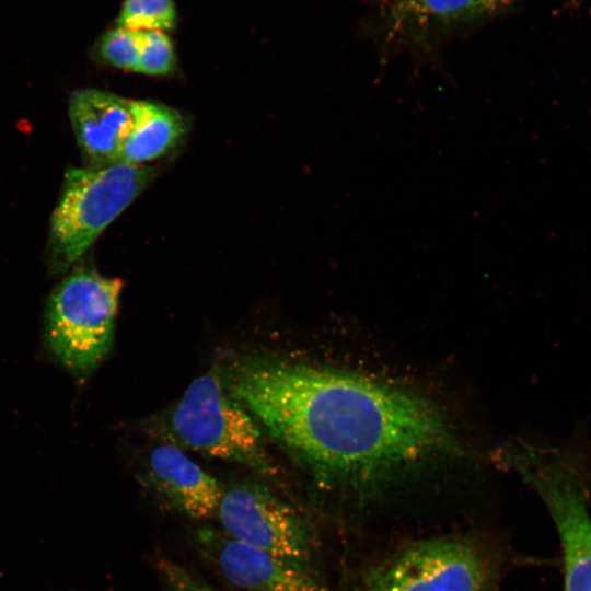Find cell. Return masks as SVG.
<instances>
[{
  "label": "cell",
  "mask_w": 591,
  "mask_h": 591,
  "mask_svg": "<svg viewBox=\"0 0 591 591\" xmlns=\"http://www.w3.org/2000/svg\"><path fill=\"white\" fill-rule=\"evenodd\" d=\"M185 130L183 116L174 108L132 100V121L120 147L118 162L144 165L170 152Z\"/></svg>",
  "instance_id": "11"
},
{
  "label": "cell",
  "mask_w": 591,
  "mask_h": 591,
  "mask_svg": "<svg viewBox=\"0 0 591 591\" xmlns=\"http://www.w3.org/2000/svg\"><path fill=\"white\" fill-rule=\"evenodd\" d=\"M149 480L170 507L193 519L217 514L223 488L178 447L164 443L150 453Z\"/></svg>",
  "instance_id": "10"
},
{
  "label": "cell",
  "mask_w": 591,
  "mask_h": 591,
  "mask_svg": "<svg viewBox=\"0 0 591 591\" xmlns=\"http://www.w3.org/2000/svg\"><path fill=\"white\" fill-rule=\"evenodd\" d=\"M257 421L216 373L196 378L170 414L169 432L181 445L277 475Z\"/></svg>",
  "instance_id": "3"
},
{
  "label": "cell",
  "mask_w": 591,
  "mask_h": 591,
  "mask_svg": "<svg viewBox=\"0 0 591 591\" xmlns=\"http://www.w3.org/2000/svg\"><path fill=\"white\" fill-rule=\"evenodd\" d=\"M139 46L140 31L116 26L102 36L99 53L107 63L138 72Z\"/></svg>",
  "instance_id": "14"
},
{
  "label": "cell",
  "mask_w": 591,
  "mask_h": 591,
  "mask_svg": "<svg viewBox=\"0 0 591 591\" xmlns=\"http://www.w3.org/2000/svg\"><path fill=\"white\" fill-rule=\"evenodd\" d=\"M225 385L323 488H372L453 442L428 401L369 376L252 358L230 368Z\"/></svg>",
  "instance_id": "1"
},
{
  "label": "cell",
  "mask_w": 591,
  "mask_h": 591,
  "mask_svg": "<svg viewBox=\"0 0 591 591\" xmlns=\"http://www.w3.org/2000/svg\"><path fill=\"white\" fill-rule=\"evenodd\" d=\"M153 173L146 164L123 162L70 167L51 217L53 267L63 270L77 262L147 187Z\"/></svg>",
  "instance_id": "2"
},
{
  "label": "cell",
  "mask_w": 591,
  "mask_h": 591,
  "mask_svg": "<svg viewBox=\"0 0 591 591\" xmlns=\"http://www.w3.org/2000/svg\"><path fill=\"white\" fill-rule=\"evenodd\" d=\"M174 65V48L166 33L140 31L138 72L163 76L170 73Z\"/></svg>",
  "instance_id": "15"
},
{
  "label": "cell",
  "mask_w": 591,
  "mask_h": 591,
  "mask_svg": "<svg viewBox=\"0 0 591 591\" xmlns=\"http://www.w3.org/2000/svg\"><path fill=\"white\" fill-rule=\"evenodd\" d=\"M121 287L118 278L82 269L55 288L47 309V340L73 374L88 375L107 355Z\"/></svg>",
  "instance_id": "4"
},
{
  "label": "cell",
  "mask_w": 591,
  "mask_h": 591,
  "mask_svg": "<svg viewBox=\"0 0 591 591\" xmlns=\"http://www.w3.org/2000/svg\"><path fill=\"white\" fill-rule=\"evenodd\" d=\"M510 0H412L410 7L419 14L440 19L459 20L490 13Z\"/></svg>",
  "instance_id": "13"
},
{
  "label": "cell",
  "mask_w": 591,
  "mask_h": 591,
  "mask_svg": "<svg viewBox=\"0 0 591 591\" xmlns=\"http://www.w3.org/2000/svg\"><path fill=\"white\" fill-rule=\"evenodd\" d=\"M559 534L565 591H591V513L579 480L559 471L528 472Z\"/></svg>",
  "instance_id": "7"
},
{
  "label": "cell",
  "mask_w": 591,
  "mask_h": 591,
  "mask_svg": "<svg viewBox=\"0 0 591 591\" xmlns=\"http://www.w3.org/2000/svg\"><path fill=\"white\" fill-rule=\"evenodd\" d=\"M491 569L482 553L457 538L421 541L373 569L363 591H489Z\"/></svg>",
  "instance_id": "5"
},
{
  "label": "cell",
  "mask_w": 591,
  "mask_h": 591,
  "mask_svg": "<svg viewBox=\"0 0 591 591\" xmlns=\"http://www.w3.org/2000/svg\"><path fill=\"white\" fill-rule=\"evenodd\" d=\"M216 515L229 536L310 567L314 542L309 523L266 487L231 486L223 490Z\"/></svg>",
  "instance_id": "6"
},
{
  "label": "cell",
  "mask_w": 591,
  "mask_h": 591,
  "mask_svg": "<svg viewBox=\"0 0 591 591\" xmlns=\"http://www.w3.org/2000/svg\"><path fill=\"white\" fill-rule=\"evenodd\" d=\"M197 541L225 578L243 590L321 591L309 566L279 557L211 529H200Z\"/></svg>",
  "instance_id": "8"
},
{
  "label": "cell",
  "mask_w": 591,
  "mask_h": 591,
  "mask_svg": "<svg viewBox=\"0 0 591 591\" xmlns=\"http://www.w3.org/2000/svg\"><path fill=\"white\" fill-rule=\"evenodd\" d=\"M69 115L78 144L91 165L118 162L132 121V100L107 91L83 89L71 95Z\"/></svg>",
  "instance_id": "9"
},
{
  "label": "cell",
  "mask_w": 591,
  "mask_h": 591,
  "mask_svg": "<svg viewBox=\"0 0 591 591\" xmlns=\"http://www.w3.org/2000/svg\"><path fill=\"white\" fill-rule=\"evenodd\" d=\"M176 13L173 0H124L116 26L132 31H171Z\"/></svg>",
  "instance_id": "12"
},
{
  "label": "cell",
  "mask_w": 591,
  "mask_h": 591,
  "mask_svg": "<svg viewBox=\"0 0 591 591\" xmlns=\"http://www.w3.org/2000/svg\"><path fill=\"white\" fill-rule=\"evenodd\" d=\"M160 568L170 591H216L174 563L163 560Z\"/></svg>",
  "instance_id": "16"
}]
</instances>
